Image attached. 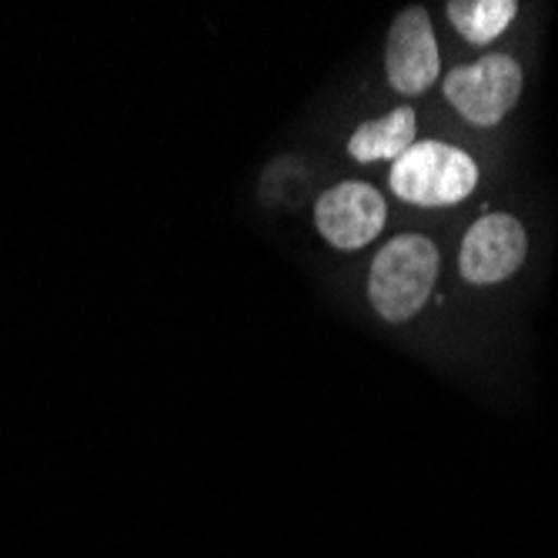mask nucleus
Listing matches in <instances>:
<instances>
[{
  "instance_id": "1",
  "label": "nucleus",
  "mask_w": 558,
  "mask_h": 558,
  "mask_svg": "<svg viewBox=\"0 0 558 558\" xmlns=\"http://www.w3.org/2000/svg\"><path fill=\"white\" fill-rule=\"evenodd\" d=\"M435 278H438L435 241H428L425 234H398L372 262L368 298L385 322L401 325L415 318L428 304Z\"/></svg>"
},
{
  "instance_id": "2",
  "label": "nucleus",
  "mask_w": 558,
  "mask_h": 558,
  "mask_svg": "<svg viewBox=\"0 0 558 558\" xmlns=\"http://www.w3.org/2000/svg\"><path fill=\"white\" fill-rule=\"evenodd\" d=\"M391 191L415 208H448L478 184V165L465 150L441 141H415L391 165Z\"/></svg>"
},
{
  "instance_id": "3",
  "label": "nucleus",
  "mask_w": 558,
  "mask_h": 558,
  "mask_svg": "<svg viewBox=\"0 0 558 558\" xmlns=\"http://www.w3.org/2000/svg\"><path fill=\"white\" fill-rule=\"evenodd\" d=\"M448 105L475 128H495L519 105L522 68L509 54H488L475 64L454 68L441 84Z\"/></svg>"
},
{
  "instance_id": "4",
  "label": "nucleus",
  "mask_w": 558,
  "mask_h": 558,
  "mask_svg": "<svg viewBox=\"0 0 558 558\" xmlns=\"http://www.w3.org/2000/svg\"><path fill=\"white\" fill-rule=\"evenodd\" d=\"M385 197L362 181H344L325 191L315 205L318 234L338 251H359L372 244L385 228Z\"/></svg>"
},
{
  "instance_id": "5",
  "label": "nucleus",
  "mask_w": 558,
  "mask_h": 558,
  "mask_svg": "<svg viewBox=\"0 0 558 558\" xmlns=\"http://www.w3.org/2000/svg\"><path fill=\"white\" fill-rule=\"evenodd\" d=\"M529 255L525 225L512 215H485L462 238L459 268L469 284L509 281Z\"/></svg>"
},
{
  "instance_id": "6",
  "label": "nucleus",
  "mask_w": 558,
  "mask_h": 558,
  "mask_svg": "<svg viewBox=\"0 0 558 558\" xmlns=\"http://www.w3.org/2000/svg\"><path fill=\"white\" fill-rule=\"evenodd\" d=\"M438 40L425 8L401 11L388 31L385 74L401 94H425L438 81Z\"/></svg>"
},
{
  "instance_id": "7",
  "label": "nucleus",
  "mask_w": 558,
  "mask_h": 558,
  "mask_svg": "<svg viewBox=\"0 0 558 558\" xmlns=\"http://www.w3.org/2000/svg\"><path fill=\"white\" fill-rule=\"evenodd\" d=\"M415 111L412 108H398L385 118L365 121L354 128V134L348 137V155L362 165L372 161H398L404 150L415 144Z\"/></svg>"
},
{
  "instance_id": "8",
  "label": "nucleus",
  "mask_w": 558,
  "mask_h": 558,
  "mask_svg": "<svg viewBox=\"0 0 558 558\" xmlns=\"http://www.w3.org/2000/svg\"><path fill=\"white\" fill-rule=\"evenodd\" d=\"M451 27L469 44H492L498 40L519 14L515 0H451L445 8Z\"/></svg>"
}]
</instances>
